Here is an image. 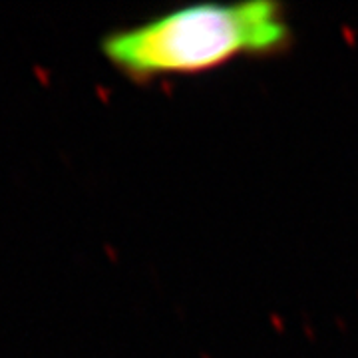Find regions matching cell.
Wrapping results in <instances>:
<instances>
[{
    "instance_id": "6da1fadb",
    "label": "cell",
    "mask_w": 358,
    "mask_h": 358,
    "mask_svg": "<svg viewBox=\"0 0 358 358\" xmlns=\"http://www.w3.org/2000/svg\"><path fill=\"white\" fill-rule=\"evenodd\" d=\"M293 44L273 0L193 4L120 28L102 38L103 58L131 82L195 76L239 58L277 56Z\"/></svg>"
}]
</instances>
